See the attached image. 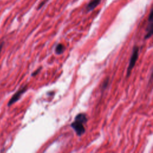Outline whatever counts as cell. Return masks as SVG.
Wrapping results in <instances>:
<instances>
[{"mask_svg": "<svg viewBox=\"0 0 153 153\" xmlns=\"http://www.w3.org/2000/svg\"><path fill=\"white\" fill-rule=\"evenodd\" d=\"M87 122V115L84 113H79L75 117L74 121L71 123V126L75 130L76 134L80 136L82 135L85 131L84 124Z\"/></svg>", "mask_w": 153, "mask_h": 153, "instance_id": "cell-1", "label": "cell"}, {"mask_svg": "<svg viewBox=\"0 0 153 153\" xmlns=\"http://www.w3.org/2000/svg\"><path fill=\"white\" fill-rule=\"evenodd\" d=\"M139 56V47L137 46H134L133 49L132 54L130 59L129 65L127 71V77H128L131 74V71L134 66L136 62L138 59Z\"/></svg>", "mask_w": 153, "mask_h": 153, "instance_id": "cell-2", "label": "cell"}, {"mask_svg": "<svg viewBox=\"0 0 153 153\" xmlns=\"http://www.w3.org/2000/svg\"><path fill=\"white\" fill-rule=\"evenodd\" d=\"M27 89V85L22 87L21 88H20L19 90H17L11 97V98L10 99V100L8 102V106H10L13 104H14L15 102L19 100V99L21 97L22 95L26 91Z\"/></svg>", "mask_w": 153, "mask_h": 153, "instance_id": "cell-3", "label": "cell"}, {"mask_svg": "<svg viewBox=\"0 0 153 153\" xmlns=\"http://www.w3.org/2000/svg\"><path fill=\"white\" fill-rule=\"evenodd\" d=\"M148 20H149V24L148 25L146 29V33L145 36V39L150 38L152 34V10L150 12Z\"/></svg>", "mask_w": 153, "mask_h": 153, "instance_id": "cell-4", "label": "cell"}, {"mask_svg": "<svg viewBox=\"0 0 153 153\" xmlns=\"http://www.w3.org/2000/svg\"><path fill=\"white\" fill-rule=\"evenodd\" d=\"M100 1V0H91L86 7L87 11H88L93 10L95 7H96L99 4Z\"/></svg>", "mask_w": 153, "mask_h": 153, "instance_id": "cell-5", "label": "cell"}, {"mask_svg": "<svg viewBox=\"0 0 153 153\" xmlns=\"http://www.w3.org/2000/svg\"><path fill=\"white\" fill-rule=\"evenodd\" d=\"M65 50V47L62 44H59L56 45L55 48V53L57 54H60L64 52Z\"/></svg>", "mask_w": 153, "mask_h": 153, "instance_id": "cell-6", "label": "cell"}, {"mask_svg": "<svg viewBox=\"0 0 153 153\" xmlns=\"http://www.w3.org/2000/svg\"><path fill=\"white\" fill-rule=\"evenodd\" d=\"M42 69V68L41 67H40L39 69L38 68L36 71H35L32 74V76H35V75H36L38 73H39V72L41 71V69Z\"/></svg>", "mask_w": 153, "mask_h": 153, "instance_id": "cell-7", "label": "cell"}, {"mask_svg": "<svg viewBox=\"0 0 153 153\" xmlns=\"http://www.w3.org/2000/svg\"><path fill=\"white\" fill-rule=\"evenodd\" d=\"M108 79H109V78H107V80L104 81V82H103V88H105L106 87L107 84H108Z\"/></svg>", "mask_w": 153, "mask_h": 153, "instance_id": "cell-8", "label": "cell"}, {"mask_svg": "<svg viewBox=\"0 0 153 153\" xmlns=\"http://www.w3.org/2000/svg\"><path fill=\"white\" fill-rule=\"evenodd\" d=\"M3 45H4V42H1V43L0 44V53H1V50H2V47H3Z\"/></svg>", "mask_w": 153, "mask_h": 153, "instance_id": "cell-9", "label": "cell"}]
</instances>
